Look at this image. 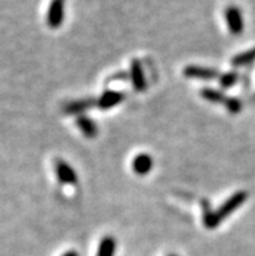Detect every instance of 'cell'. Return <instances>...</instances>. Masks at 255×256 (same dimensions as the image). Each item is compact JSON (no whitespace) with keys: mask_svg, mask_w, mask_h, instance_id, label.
I'll use <instances>...</instances> for the list:
<instances>
[{"mask_svg":"<svg viewBox=\"0 0 255 256\" xmlns=\"http://www.w3.org/2000/svg\"><path fill=\"white\" fill-rule=\"evenodd\" d=\"M65 18V0H51L46 21L51 29H59L63 25Z\"/></svg>","mask_w":255,"mask_h":256,"instance_id":"obj_1","label":"cell"},{"mask_svg":"<svg viewBox=\"0 0 255 256\" xmlns=\"http://www.w3.org/2000/svg\"><path fill=\"white\" fill-rule=\"evenodd\" d=\"M246 199H247V192H237L229 199H226L216 211L217 218H220V221H223L224 218L230 216L236 210H238L245 203Z\"/></svg>","mask_w":255,"mask_h":256,"instance_id":"obj_2","label":"cell"},{"mask_svg":"<svg viewBox=\"0 0 255 256\" xmlns=\"http://www.w3.org/2000/svg\"><path fill=\"white\" fill-rule=\"evenodd\" d=\"M224 17H225L228 29L233 36H239L243 32V17L238 6H226L225 10H224Z\"/></svg>","mask_w":255,"mask_h":256,"instance_id":"obj_3","label":"cell"},{"mask_svg":"<svg viewBox=\"0 0 255 256\" xmlns=\"http://www.w3.org/2000/svg\"><path fill=\"white\" fill-rule=\"evenodd\" d=\"M184 76L191 78V80L212 81L215 78L220 77V73L217 69L206 68V66H199V65H189V66H185Z\"/></svg>","mask_w":255,"mask_h":256,"instance_id":"obj_4","label":"cell"},{"mask_svg":"<svg viewBox=\"0 0 255 256\" xmlns=\"http://www.w3.org/2000/svg\"><path fill=\"white\" fill-rule=\"evenodd\" d=\"M55 170L56 176H58L59 181L64 184V185L76 186L78 182V177L76 174L75 169L69 166L68 162H65L64 160L58 159L55 162Z\"/></svg>","mask_w":255,"mask_h":256,"instance_id":"obj_5","label":"cell"},{"mask_svg":"<svg viewBox=\"0 0 255 256\" xmlns=\"http://www.w3.org/2000/svg\"><path fill=\"white\" fill-rule=\"evenodd\" d=\"M129 78L132 81L133 88H136L138 92H143L146 91L147 88V82H146L145 73H143L142 64L139 62L138 58H133L130 62V72H129Z\"/></svg>","mask_w":255,"mask_h":256,"instance_id":"obj_6","label":"cell"},{"mask_svg":"<svg viewBox=\"0 0 255 256\" xmlns=\"http://www.w3.org/2000/svg\"><path fill=\"white\" fill-rule=\"evenodd\" d=\"M124 98H125V95L123 92H120V91L108 90L104 94H102V96L98 99L97 106L102 110H107L112 107H116L117 104L124 100Z\"/></svg>","mask_w":255,"mask_h":256,"instance_id":"obj_7","label":"cell"},{"mask_svg":"<svg viewBox=\"0 0 255 256\" xmlns=\"http://www.w3.org/2000/svg\"><path fill=\"white\" fill-rule=\"evenodd\" d=\"M97 104V100H94V98H86V99H81V100L71 102V103L65 104L64 112L67 114H80L86 112V110H91Z\"/></svg>","mask_w":255,"mask_h":256,"instance_id":"obj_8","label":"cell"},{"mask_svg":"<svg viewBox=\"0 0 255 256\" xmlns=\"http://www.w3.org/2000/svg\"><path fill=\"white\" fill-rule=\"evenodd\" d=\"M152 158L147 154H139L137 155L132 162V168L134 173L138 176H146L149 174L150 170L152 169Z\"/></svg>","mask_w":255,"mask_h":256,"instance_id":"obj_9","label":"cell"},{"mask_svg":"<svg viewBox=\"0 0 255 256\" xmlns=\"http://www.w3.org/2000/svg\"><path fill=\"white\" fill-rule=\"evenodd\" d=\"M76 124H77V126L81 130V133L85 136H87V138H95L98 136L97 124H95L94 120H91L90 117L81 114V116L77 117Z\"/></svg>","mask_w":255,"mask_h":256,"instance_id":"obj_10","label":"cell"},{"mask_svg":"<svg viewBox=\"0 0 255 256\" xmlns=\"http://www.w3.org/2000/svg\"><path fill=\"white\" fill-rule=\"evenodd\" d=\"M116 252V240L112 237H104L100 240L97 256H115Z\"/></svg>","mask_w":255,"mask_h":256,"instance_id":"obj_11","label":"cell"},{"mask_svg":"<svg viewBox=\"0 0 255 256\" xmlns=\"http://www.w3.org/2000/svg\"><path fill=\"white\" fill-rule=\"evenodd\" d=\"M220 218H217L216 211H211L210 206L203 202V224L207 229H215L220 225Z\"/></svg>","mask_w":255,"mask_h":256,"instance_id":"obj_12","label":"cell"},{"mask_svg":"<svg viewBox=\"0 0 255 256\" xmlns=\"http://www.w3.org/2000/svg\"><path fill=\"white\" fill-rule=\"evenodd\" d=\"M200 95L203 98L204 100L211 102V103H225L226 98L223 94V91L215 90V88H204L200 90Z\"/></svg>","mask_w":255,"mask_h":256,"instance_id":"obj_13","label":"cell"},{"mask_svg":"<svg viewBox=\"0 0 255 256\" xmlns=\"http://www.w3.org/2000/svg\"><path fill=\"white\" fill-rule=\"evenodd\" d=\"M255 62V48L245 51L239 55H236L232 58L233 66H243V65H249Z\"/></svg>","mask_w":255,"mask_h":256,"instance_id":"obj_14","label":"cell"},{"mask_svg":"<svg viewBox=\"0 0 255 256\" xmlns=\"http://www.w3.org/2000/svg\"><path fill=\"white\" fill-rule=\"evenodd\" d=\"M238 81V74L236 72H228V73H224V74H220L219 82L220 86L224 88H232L233 84Z\"/></svg>","mask_w":255,"mask_h":256,"instance_id":"obj_15","label":"cell"},{"mask_svg":"<svg viewBox=\"0 0 255 256\" xmlns=\"http://www.w3.org/2000/svg\"><path fill=\"white\" fill-rule=\"evenodd\" d=\"M225 106L226 110H229L230 114H238L239 110H241V107H242L241 100L237 99V98H226Z\"/></svg>","mask_w":255,"mask_h":256,"instance_id":"obj_16","label":"cell"},{"mask_svg":"<svg viewBox=\"0 0 255 256\" xmlns=\"http://www.w3.org/2000/svg\"><path fill=\"white\" fill-rule=\"evenodd\" d=\"M62 256H78V252H77V251L71 250V251H67V252L63 254Z\"/></svg>","mask_w":255,"mask_h":256,"instance_id":"obj_17","label":"cell"},{"mask_svg":"<svg viewBox=\"0 0 255 256\" xmlns=\"http://www.w3.org/2000/svg\"><path fill=\"white\" fill-rule=\"evenodd\" d=\"M169 256H177V255H169Z\"/></svg>","mask_w":255,"mask_h":256,"instance_id":"obj_18","label":"cell"}]
</instances>
